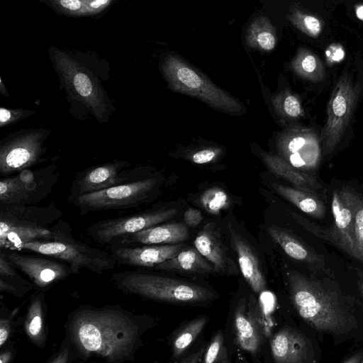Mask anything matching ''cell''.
<instances>
[{"mask_svg":"<svg viewBox=\"0 0 363 363\" xmlns=\"http://www.w3.org/2000/svg\"><path fill=\"white\" fill-rule=\"evenodd\" d=\"M152 325L150 317L136 315L120 305H82L70 313L66 339L83 358L97 356L106 363L133 360L142 336Z\"/></svg>","mask_w":363,"mask_h":363,"instance_id":"1","label":"cell"},{"mask_svg":"<svg viewBox=\"0 0 363 363\" xmlns=\"http://www.w3.org/2000/svg\"><path fill=\"white\" fill-rule=\"evenodd\" d=\"M113 286L123 293L155 301L177 304H202L216 297L210 289L138 269L118 271L111 277Z\"/></svg>","mask_w":363,"mask_h":363,"instance_id":"2","label":"cell"},{"mask_svg":"<svg viewBox=\"0 0 363 363\" xmlns=\"http://www.w3.org/2000/svg\"><path fill=\"white\" fill-rule=\"evenodd\" d=\"M287 280L291 302L308 324L321 332L346 329L349 320L333 292L296 271L288 272Z\"/></svg>","mask_w":363,"mask_h":363,"instance_id":"3","label":"cell"},{"mask_svg":"<svg viewBox=\"0 0 363 363\" xmlns=\"http://www.w3.org/2000/svg\"><path fill=\"white\" fill-rule=\"evenodd\" d=\"M62 211L47 206L0 205V250L18 251L28 242L50 240Z\"/></svg>","mask_w":363,"mask_h":363,"instance_id":"4","label":"cell"},{"mask_svg":"<svg viewBox=\"0 0 363 363\" xmlns=\"http://www.w3.org/2000/svg\"><path fill=\"white\" fill-rule=\"evenodd\" d=\"M22 250L63 261L70 267L72 274H79L82 269L101 274L116 266L108 251L77 240L72 235L69 223L62 219L56 223L52 240L25 243L18 251Z\"/></svg>","mask_w":363,"mask_h":363,"instance_id":"5","label":"cell"},{"mask_svg":"<svg viewBox=\"0 0 363 363\" xmlns=\"http://www.w3.org/2000/svg\"><path fill=\"white\" fill-rule=\"evenodd\" d=\"M163 74L174 91L196 97L219 111L241 113L242 105L178 56L168 54L162 64Z\"/></svg>","mask_w":363,"mask_h":363,"instance_id":"6","label":"cell"},{"mask_svg":"<svg viewBox=\"0 0 363 363\" xmlns=\"http://www.w3.org/2000/svg\"><path fill=\"white\" fill-rule=\"evenodd\" d=\"M155 177H145L98 192L82 195L71 203L82 216L91 212L137 208L154 197Z\"/></svg>","mask_w":363,"mask_h":363,"instance_id":"7","label":"cell"},{"mask_svg":"<svg viewBox=\"0 0 363 363\" xmlns=\"http://www.w3.org/2000/svg\"><path fill=\"white\" fill-rule=\"evenodd\" d=\"M359 93L347 70L335 83L327 107V118L320 135L325 156L330 155L340 143L350 121Z\"/></svg>","mask_w":363,"mask_h":363,"instance_id":"8","label":"cell"},{"mask_svg":"<svg viewBox=\"0 0 363 363\" xmlns=\"http://www.w3.org/2000/svg\"><path fill=\"white\" fill-rule=\"evenodd\" d=\"M59 179L57 167L26 169L0 182V205H35L45 199Z\"/></svg>","mask_w":363,"mask_h":363,"instance_id":"9","label":"cell"},{"mask_svg":"<svg viewBox=\"0 0 363 363\" xmlns=\"http://www.w3.org/2000/svg\"><path fill=\"white\" fill-rule=\"evenodd\" d=\"M177 213L175 208H158L106 218L92 223L87 234L95 242L108 247L123 238L158 225Z\"/></svg>","mask_w":363,"mask_h":363,"instance_id":"10","label":"cell"},{"mask_svg":"<svg viewBox=\"0 0 363 363\" xmlns=\"http://www.w3.org/2000/svg\"><path fill=\"white\" fill-rule=\"evenodd\" d=\"M130 167V163L126 161H114L78 172L72 182L67 202L71 203L82 195L145 178L138 176L136 169Z\"/></svg>","mask_w":363,"mask_h":363,"instance_id":"11","label":"cell"},{"mask_svg":"<svg viewBox=\"0 0 363 363\" xmlns=\"http://www.w3.org/2000/svg\"><path fill=\"white\" fill-rule=\"evenodd\" d=\"M5 251L8 259L28 277L37 291L48 290L72 274L70 267L60 259L37 253Z\"/></svg>","mask_w":363,"mask_h":363,"instance_id":"12","label":"cell"},{"mask_svg":"<svg viewBox=\"0 0 363 363\" xmlns=\"http://www.w3.org/2000/svg\"><path fill=\"white\" fill-rule=\"evenodd\" d=\"M233 329L236 345L251 354H256L266 338V329L259 303L253 295L247 301L242 297L233 317Z\"/></svg>","mask_w":363,"mask_h":363,"instance_id":"13","label":"cell"},{"mask_svg":"<svg viewBox=\"0 0 363 363\" xmlns=\"http://www.w3.org/2000/svg\"><path fill=\"white\" fill-rule=\"evenodd\" d=\"M53 62L69 91L91 108L101 120L105 111V104L99 86L90 74L59 50L53 52Z\"/></svg>","mask_w":363,"mask_h":363,"instance_id":"14","label":"cell"},{"mask_svg":"<svg viewBox=\"0 0 363 363\" xmlns=\"http://www.w3.org/2000/svg\"><path fill=\"white\" fill-rule=\"evenodd\" d=\"M357 194L347 187L335 190L332 196L333 225L324 238L358 260L354 241V223Z\"/></svg>","mask_w":363,"mask_h":363,"instance_id":"15","label":"cell"},{"mask_svg":"<svg viewBox=\"0 0 363 363\" xmlns=\"http://www.w3.org/2000/svg\"><path fill=\"white\" fill-rule=\"evenodd\" d=\"M279 150L283 160L301 172L315 170L320 164V137L312 129L291 130L281 140Z\"/></svg>","mask_w":363,"mask_h":363,"instance_id":"16","label":"cell"},{"mask_svg":"<svg viewBox=\"0 0 363 363\" xmlns=\"http://www.w3.org/2000/svg\"><path fill=\"white\" fill-rule=\"evenodd\" d=\"M43 135L28 133L13 138L0 148V174L13 175L39 162L42 155Z\"/></svg>","mask_w":363,"mask_h":363,"instance_id":"17","label":"cell"},{"mask_svg":"<svg viewBox=\"0 0 363 363\" xmlns=\"http://www.w3.org/2000/svg\"><path fill=\"white\" fill-rule=\"evenodd\" d=\"M108 252L116 264L134 267L155 268L157 265L176 257L186 248L177 245H124L113 244Z\"/></svg>","mask_w":363,"mask_h":363,"instance_id":"18","label":"cell"},{"mask_svg":"<svg viewBox=\"0 0 363 363\" xmlns=\"http://www.w3.org/2000/svg\"><path fill=\"white\" fill-rule=\"evenodd\" d=\"M194 244L199 252L213 264L215 271L224 274L237 273L235 263L228 256L226 248L214 223H208L203 226Z\"/></svg>","mask_w":363,"mask_h":363,"instance_id":"19","label":"cell"},{"mask_svg":"<svg viewBox=\"0 0 363 363\" xmlns=\"http://www.w3.org/2000/svg\"><path fill=\"white\" fill-rule=\"evenodd\" d=\"M270 347L275 363H304L308 357V344L297 330L284 327L271 338Z\"/></svg>","mask_w":363,"mask_h":363,"instance_id":"20","label":"cell"},{"mask_svg":"<svg viewBox=\"0 0 363 363\" xmlns=\"http://www.w3.org/2000/svg\"><path fill=\"white\" fill-rule=\"evenodd\" d=\"M231 242L235 251L243 277L255 293L265 290L266 280L257 257L246 240L233 228H230Z\"/></svg>","mask_w":363,"mask_h":363,"instance_id":"21","label":"cell"},{"mask_svg":"<svg viewBox=\"0 0 363 363\" xmlns=\"http://www.w3.org/2000/svg\"><path fill=\"white\" fill-rule=\"evenodd\" d=\"M188 238L189 231L186 224L183 223H171L160 224L158 225L132 234L118 240L113 244H175L185 241L188 239Z\"/></svg>","mask_w":363,"mask_h":363,"instance_id":"22","label":"cell"},{"mask_svg":"<svg viewBox=\"0 0 363 363\" xmlns=\"http://www.w3.org/2000/svg\"><path fill=\"white\" fill-rule=\"evenodd\" d=\"M261 155L274 174L287 180L294 188L317 196L323 191V186L315 177L293 167L281 157L265 152Z\"/></svg>","mask_w":363,"mask_h":363,"instance_id":"23","label":"cell"},{"mask_svg":"<svg viewBox=\"0 0 363 363\" xmlns=\"http://www.w3.org/2000/svg\"><path fill=\"white\" fill-rule=\"evenodd\" d=\"M24 330L33 344L40 348L45 346L48 327L43 291H36L30 297L24 320Z\"/></svg>","mask_w":363,"mask_h":363,"instance_id":"24","label":"cell"},{"mask_svg":"<svg viewBox=\"0 0 363 363\" xmlns=\"http://www.w3.org/2000/svg\"><path fill=\"white\" fill-rule=\"evenodd\" d=\"M267 231L272 239L291 258L306 262L315 268L323 267V259L315 252L285 230L272 225L267 228Z\"/></svg>","mask_w":363,"mask_h":363,"instance_id":"25","label":"cell"},{"mask_svg":"<svg viewBox=\"0 0 363 363\" xmlns=\"http://www.w3.org/2000/svg\"><path fill=\"white\" fill-rule=\"evenodd\" d=\"M154 269L196 274H208L215 271L214 267L196 248H185L174 258L167 260Z\"/></svg>","mask_w":363,"mask_h":363,"instance_id":"26","label":"cell"},{"mask_svg":"<svg viewBox=\"0 0 363 363\" xmlns=\"http://www.w3.org/2000/svg\"><path fill=\"white\" fill-rule=\"evenodd\" d=\"M271 186L278 194L305 213L315 218H323L325 216V206L318 196L277 183H272Z\"/></svg>","mask_w":363,"mask_h":363,"instance_id":"27","label":"cell"},{"mask_svg":"<svg viewBox=\"0 0 363 363\" xmlns=\"http://www.w3.org/2000/svg\"><path fill=\"white\" fill-rule=\"evenodd\" d=\"M248 46L262 51L272 50L277 44L275 28L266 16L256 17L248 27L246 35Z\"/></svg>","mask_w":363,"mask_h":363,"instance_id":"28","label":"cell"},{"mask_svg":"<svg viewBox=\"0 0 363 363\" xmlns=\"http://www.w3.org/2000/svg\"><path fill=\"white\" fill-rule=\"evenodd\" d=\"M292 70L299 77L313 82L324 80L325 70L324 65L313 52L301 48L291 62Z\"/></svg>","mask_w":363,"mask_h":363,"instance_id":"29","label":"cell"},{"mask_svg":"<svg viewBox=\"0 0 363 363\" xmlns=\"http://www.w3.org/2000/svg\"><path fill=\"white\" fill-rule=\"evenodd\" d=\"M208 321V317L201 315L184 324L173 335L171 347L174 359L181 358L196 337L200 335Z\"/></svg>","mask_w":363,"mask_h":363,"instance_id":"30","label":"cell"},{"mask_svg":"<svg viewBox=\"0 0 363 363\" xmlns=\"http://www.w3.org/2000/svg\"><path fill=\"white\" fill-rule=\"evenodd\" d=\"M274 107L279 115L289 119H297L304 116L299 98L289 91H283L272 98Z\"/></svg>","mask_w":363,"mask_h":363,"instance_id":"31","label":"cell"},{"mask_svg":"<svg viewBox=\"0 0 363 363\" xmlns=\"http://www.w3.org/2000/svg\"><path fill=\"white\" fill-rule=\"evenodd\" d=\"M286 18L299 30L311 38H318L323 24L317 16L304 12L298 8H293Z\"/></svg>","mask_w":363,"mask_h":363,"instance_id":"32","label":"cell"},{"mask_svg":"<svg viewBox=\"0 0 363 363\" xmlns=\"http://www.w3.org/2000/svg\"><path fill=\"white\" fill-rule=\"evenodd\" d=\"M200 202L203 208L211 214H218L230 204L228 194L217 187L206 190L201 196Z\"/></svg>","mask_w":363,"mask_h":363,"instance_id":"33","label":"cell"},{"mask_svg":"<svg viewBox=\"0 0 363 363\" xmlns=\"http://www.w3.org/2000/svg\"><path fill=\"white\" fill-rule=\"evenodd\" d=\"M203 363H229L228 351L221 331H218L206 348Z\"/></svg>","mask_w":363,"mask_h":363,"instance_id":"34","label":"cell"},{"mask_svg":"<svg viewBox=\"0 0 363 363\" xmlns=\"http://www.w3.org/2000/svg\"><path fill=\"white\" fill-rule=\"evenodd\" d=\"M354 241L358 260L363 262V200L358 196L354 212Z\"/></svg>","mask_w":363,"mask_h":363,"instance_id":"35","label":"cell"},{"mask_svg":"<svg viewBox=\"0 0 363 363\" xmlns=\"http://www.w3.org/2000/svg\"><path fill=\"white\" fill-rule=\"evenodd\" d=\"M35 289L30 281L21 277L20 279H8L0 277V291L22 298L28 292Z\"/></svg>","mask_w":363,"mask_h":363,"instance_id":"36","label":"cell"},{"mask_svg":"<svg viewBox=\"0 0 363 363\" xmlns=\"http://www.w3.org/2000/svg\"><path fill=\"white\" fill-rule=\"evenodd\" d=\"M48 2L62 13L76 16L85 15L84 0H52Z\"/></svg>","mask_w":363,"mask_h":363,"instance_id":"37","label":"cell"},{"mask_svg":"<svg viewBox=\"0 0 363 363\" xmlns=\"http://www.w3.org/2000/svg\"><path fill=\"white\" fill-rule=\"evenodd\" d=\"M0 347L2 348L11 337L15 328L13 313L4 306L0 310Z\"/></svg>","mask_w":363,"mask_h":363,"instance_id":"38","label":"cell"},{"mask_svg":"<svg viewBox=\"0 0 363 363\" xmlns=\"http://www.w3.org/2000/svg\"><path fill=\"white\" fill-rule=\"evenodd\" d=\"M75 352L67 339H65L60 350L49 363H71Z\"/></svg>","mask_w":363,"mask_h":363,"instance_id":"39","label":"cell"},{"mask_svg":"<svg viewBox=\"0 0 363 363\" xmlns=\"http://www.w3.org/2000/svg\"><path fill=\"white\" fill-rule=\"evenodd\" d=\"M220 152L218 148H208L195 152L191 156V160L196 164L208 163L217 158Z\"/></svg>","mask_w":363,"mask_h":363,"instance_id":"40","label":"cell"},{"mask_svg":"<svg viewBox=\"0 0 363 363\" xmlns=\"http://www.w3.org/2000/svg\"><path fill=\"white\" fill-rule=\"evenodd\" d=\"M85 15H94L102 11L112 2L111 0H84Z\"/></svg>","mask_w":363,"mask_h":363,"instance_id":"41","label":"cell"},{"mask_svg":"<svg viewBox=\"0 0 363 363\" xmlns=\"http://www.w3.org/2000/svg\"><path fill=\"white\" fill-rule=\"evenodd\" d=\"M24 111L23 110H9L4 108L0 109V125L4 126L8 125L23 115Z\"/></svg>","mask_w":363,"mask_h":363,"instance_id":"42","label":"cell"},{"mask_svg":"<svg viewBox=\"0 0 363 363\" xmlns=\"http://www.w3.org/2000/svg\"><path fill=\"white\" fill-rule=\"evenodd\" d=\"M201 212L196 208H189L184 214V220L186 225L191 227L197 226L202 220Z\"/></svg>","mask_w":363,"mask_h":363,"instance_id":"43","label":"cell"},{"mask_svg":"<svg viewBox=\"0 0 363 363\" xmlns=\"http://www.w3.org/2000/svg\"><path fill=\"white\" fill-rule=\"evenodd\" d=\"M206 347L201 346L196 350L183 357L179 363H203Z\"/></svg>","mask_w":363,"mask_h":363,"instance_id":"44","label":"cell"},{"mask_svg":"<svg viewBox=\"0 0 363 363\" xmlns=\"http://www.w3.org/2000/svg\"><path fill=\"white\" fill-rule=\"evenodd\" d=\"M13 357V350L11 348H5L0 354V363H11Z\"/></svg>","mask_w":363,"mask_h":363,"instance_id":"45","label":"cell"},{"mask_svg":"<svg viewBox=\"0 0 363 363\" xmlns=\"http://www.w3.org/2000/svg\"><path fill=\"white\" fill-rule=\"evenodd\" d=\"M362 360V354L357 353L354 355L352 356L347 360H346L344 363H360Z\"/></svg>","mask_w":363,"mask_h":363,"instance_id":"46","label":"cell"},{"mask_svg":"<svg viewBox=\"0 0 363 363\" xmlns=\"http://www.w3.org/2000/svg\"><path fill=\"white\" fill-rule=\"evenodd\" d=\"M355 11L357 18L363 21V5L356 6Z\"/></svg>","mask_w":363,"mask_h":363,"instance_id":"47","label":"cell"},{"mask_svg":"<svg viewBox=\"0 0 363 363\" xmlns=\"http://www.w3.org/2000/svg\"><path fill=\"white\" fill-rule=\"evenodd\" d=\"M1 79V83H0V91H1V94H4V96H6H6H8V94H7L6 89L4 88V86L3 82H2L1 79Z\"/></svg>","mask_w":363,"mask_h":363,"instance_id":"48","label":"cell"},{"mask_svg":"<svg viewBox=\"0 0 363 363\" xmlns=\"http://www.w3.org/2000/svg\"><path fill=\"white\" fill-rule=\"evenodd\" d=\"M360 363H363V358H362V359L361 360V362H360Z\"/></svg>","mask_w":363,"mask_h":363,"instance_id":"49","label":"cell"},{"mask_svg":"<svg viewBox=\"0 0 363 363\" xmlns=\"http://www.w3.org/2000/svg\"><path fill=\"white\" fill-rule=\"evenodd\" d=\"M167 363H171V362H167Z\"/></svg>","mask_w":363,"mask_h":363,"instance_id":"50","label":"cell"}]
</instances>
